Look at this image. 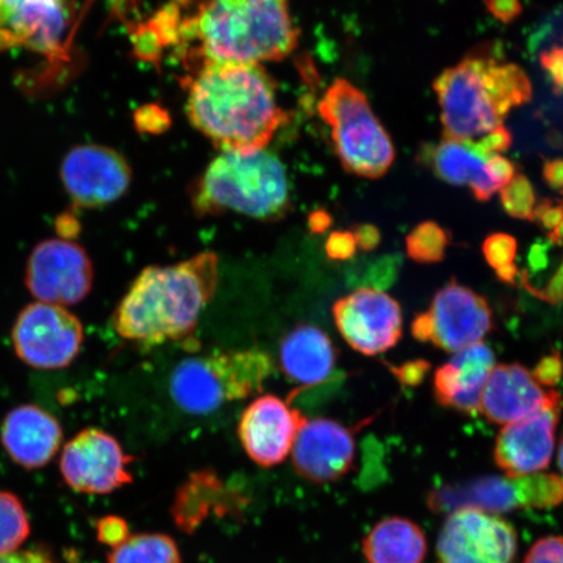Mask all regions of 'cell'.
I'll list each match as a JSON object with an SVG mask.
<instances>
[{"label": "cell", "mask_w": 563, "mask_h": 563, "mask_svg": "<svg viewBox=\"0 0 563 563\" xmlns=\"http://www.w3.org/2000/svg\"><path fill=\"white\" fill-rule=\"evenodd\" d=\"M189 122L221 152L265 150L288 121L262 65H207L188 80Z\"/></svg>", "instance_id": "6da1fadb"}, {"label": "cell", "mask_w": 563, "mask_h": 563, "mask_svg": "<svg viewBox=\"0 0 563 563\" xmlns=\"http://www.w3.org/2000/svg\"><path fill=\"white\" fill-rule=\"evenodd\" d=\"M181 21L189 73L207 65H262L287 58L299 42L288 0H196Z\"/></svg>", "instance_id": "7a4b0ae2"}, {"label": "cell", "mask_w": 563, "mask_h": 563, "mask_svg": "<svg viewBox=\"0 0 563 563\" xmlns=\"http://www.w3.org/2000/svg\"><path fill=\"white\" fill-rule=\"evenodd\" d=\"M220 282L217 253H197L185 262L141 271L114 312L112 327L123 340L144 347L188 340L214 299Z\"/></svg>", "instance_id": "3957f363"}, {"label": "cell", "mask_w": 563, "mask_h": 563, "mask_svg": "<svg viewBox=\"0 0 563 563\" xmlns=\"http://www.w3.org/2000/svg\"><path fill=\"white\" fill-rule=\"evenodd\" d=\"M197 218L242 214L278 222L292 210L286 167L276 154L222 152L188 189Z\"/></svg>", "instance_id": "277c9868"}, {"label": "cell", "mask_w": 563, "mask_h": 563, "mask_svg": "<svg viewBox=\"0 0 563 563\" xmlns=\"http://www.w3.org/2000/svg\"><path fill=\"white\" fill-rule=\"evenodd\" d=\"M273 368L272 357L263 350L209 352L176 365L168 390L180 410L206 417L224 405L258 396Z\"/></svg>", "instance_id": "5b68a950"}, {"label": "cell", "mask_w": 563, "mask_h": 563, "mask_svg": "<svg viewBox=\"0 0 563 563\" xmlns=\"http://www.w3.org/2000/svg\"><path fill=\"white\" fill-rule=\"evenodd\" d=\"M334 151L344 170L358 178H382L396 159L389 133L373 114L367 96L346 79H336L319 103Z\"/></svg>", "instance_id": "8992f818"}, {"label": "cell", "mask_w": 563, "mask_h": 563, "mask_svg": "<svg viewBox=\"0 0 563 563\" xmlns=\"http://www.w3.org/2000/svg\"><path fill=\"white\" fill-rule=\"evenodd\" d=\"M496 60L488 51L478 47L433 81L446 137L476 141L503 124L508 112L493 80Z\"/></svg>", "instance_id": "52a82bcc"}, {"label": "cell", "mask_w": 563, "mask_h": 563, "mask_svg": "<svg viewBox=\"0 0 563 563\" xmlns=\"http://www.w3.org/2000/svg\"><path fill=\"white\" fill-rule=\"evenodd\" d=\"M11 340L21 362L35 369L68 367L79 356L84 328L68 308L35 301L21 309Z\"/></svg>", "instance_id": "ba28073f"}, {"label": "cell", "mask_w": 563, "mask_h": 563, "mask_svg": "<svg viewBox=\"0 0 563 563\" xmlns=\"http://www.w3.org/2000/svg\"><path fill=\"white\" fill-rule=\"evenodd\" d=\"M493 327L488 300L453 279L434 295L429 311L415 317L411 333L421 343L457 352L481 343Z\"/></svg>", "instance_id": "9c48e42d"}, {"label": "cell", "mask_w": 563, "mask_h": 563, "mask_svg": "<svg viewBox=\"0 0 563 563\" xmlns=\"http://www.w3.org/2000/svg\"><path fill=\"white\" fill-rule=\"evenodd\" d=\"M95 267L84 246L67 239H46L34 246L25 267V286L37 301L73 307L93 288Z\"/></svg>", "instance_id": "30bf717a"}, {"label": "cell", "mask_w": 563, "mask_h": 563, "mask_svg": "<svg viewBox=\"0 0 563 563\" xmlns=\"http://www.w3.org/2000/svg\"><path fill=\"white\" fill-rule=\"evenodd\" d=\"M435 552L439 563H514L518 534L495 514L461 506L443 523Z\"/></svg>", "instance_id": "8fae6325"}, {"label": "cell", "mask_w": 563, "mask_h": 563, "mask_svg": "<svg viewBox=\"0 0 563 563\" xmlns=\"http://www.w3.org/2000/svg\"><path fill=\"white\" fill-rule=\"evenodd\" d=\"M133 457L119 441L98 428H88L69 440L59 461L63 481L82 495H110L133 482Z\"/></svg>", "instance_id": "7c38bea8"}, {"label": "cell", "mask_w": 563, "mask_h": 563, "mask_svg": "<svg viewBox=\"0 0 563 563\" xmlns=\"http://www.w3.org/2000/svg\"><path fill=\"white\" fill-rule=\"evenodd\" d=\"M338 332L352 350L365 356L389 351L404 334L399 302L375 287H362L338 299L333 306Z\"/></svg>", "instance_id": "4fadbf2b"}, {"label": "cell", "mask_w": 563, "mask_h": 563, "mask_svg": "<svg viewBox=\"0 0 563 563\" xmlns=\"http://www.w3.org/2000/svg\"><path fill=\"white\" fill-rule=\"evenodd\" d=\"M60 178L75 207L95 209L110 206L129 191L132 170L121 153L109 146L87 144L66 154Z\"/></svg>", "instance_id": "5bb4252c"}, {"label": "cell", "mask_w": 563, "mask_h": 563, "mask_svg": "<svg viewBox=\"0 0 563 563\" xmlns=\"http://www.w3.org/2000/svg\"><path fill=\"white\" fill-rule=\"evenodd\" d=\"M308 419L291 400L263 394L246 406L239 421L238 435L246 455L258 466H278L292 452Z\"/></svg>", "instance_id": "9a60e30c"}, {"label": "cell", "mask_w": 563, "mask_h": 563, "mask_svg": "<svg viewBox=\"0 0 563 563\" xmlns=\"http://www.w3.org/2000/svg\"><path fill=\"white\" fill-rule=\"evenodd\" d=\"M368 422L364 420L356 427H349L328 418L308 420L294 443L295 471L313 484L341 481L354 468L356 433Z\"/></svg>", "instance_id": "2e32d148"}, {"label": "cell", "mask_w": 563, "mask_h": 563, "mask_svg": "<svg viewBox=\"0 0 563 563\" xmlns=\"http://www.w3.org/2000/svg\"><path fill=\"white\" fill-rule=\"evenodd\" d=\"M69 0H0V52L54 53L68 30Z\"/></svg>", "instance_id": "e0dca14e"}, {"label": "cell", "mask_w": 563, "mask_h": 563, "mask_svg": "<svg viewBox=\"0 0 563 563\" xmlns=\"http://www.w3.org/2000/svg\"><path fill=\"white\" fill-rule=\"evenodd\" d=\"M562 406L547 408L499 431L495 462L509 477L541 473L551 464Z\"/></svg>", "instance_id": "ac0fdd59"}, {"label": "cell", "mask_w": 563, "mask_h": 563, "mask_svg": "<svg viewBox=\"0 0 563 563\" xmlns=\"http://www.w3.org/2000/svg\"><path fill=\"white\" fill-rule=\"evenodd\" d=\"M561 394L544 390L523 365L501 364L492 371L484 387L481 408L485 417L508 426L547 408L561 407Z\"/></svg>", "instance_id": "d6986e66"}, {"label": "cell", "mask_w": 563, "mask_h": 563, "mask_svg": "<svg viewBox=\"0 0 563 563\" xmlns=\"http://www.w3.org/2000/svg\"><path fill=\"white\" fill-rule=\"evenodd\" d=\"M0 442L13 463L24 470L46 467L58 454L63 429L58 419L37 405H20L5 415Z\"/></svg>", "instance_id": "ffe728a7"}, {"label": "cell", "mask_w": 563, "mask_h": 563, "mask_svg": "<svg viewBox=\"0 0 563 563\" xmlns=\"http://www.w3.org/2000/svg\"><path fill=\"white\" fill-rule=\"evenodd\" d=\"M496 367V356L481 342L457 351L434 373L435 400L446 408L471 413L481 408L485 385Z\"/></svg>", "instance_id": "44dd1931"}, {"label": "cell", "mask_w": 563, "mask_h": 563, "mask_svg": "<svg viewBox=\"0 0 563 563\" xmlns=\"http://www.w3.org/2000/svg\"><path fill=\"white\" fill-rule=\"evenodd\" d=\"M338 350L327 332L309 323H299L282 338L278 352L280 372L288 382L306 387L327 382L333 375Z\"/></svg>", "instance_id": "7402d4cb"}, {"label": "cell", "mask_w": 563, "mask_h": 563, "mask_svg": "<svg viewBox=\"0 0 563 563\" xmlns=\"http://www.w3.org/2000/svg\"><path fill=\"white\" fill-rule=\"evenodd\" d=\"M488 158L475 141L446 136L428 156L429 165L441 180L450 186H468L477 201H488L499 189L488 173Z\"/></svg>", "instance_id": "603a6c76"}, {"label": "cell", "mask_w": 563, "mask_h": 563, "mask_svg": "<svg viewBox=\"0 0 563 563\" xmlns=\"http://www.w3.org/2000/svg\"><path fill=\"white\" fill-rule=\"evenodd\" d=\"M241 497L224 485L213 470H201L188 477L174 499L172 514L176 526L192 533L210 511H229Z\"/></svg>", "instance_id": "cb8c5ba5"}, {"label": "cell", "mask_w": 563, "mask_h": 563, "mask_svg": "<svg viewBox=\"0 0 563 563\" xmlns=\"http://www.w3.org/2000/svg\"><path fill=\"white\" fill-rule=\"evenodd\" d=\"M363 552L368 563H422L428 543L413 520L390 517L373 526L363 541Z\"/></svg>", "instance_id": "d4e9b609"}, {"label": "cell", "mask_w": 563, "mask_h": 563, "mask_svg": "<svg viewBox=\"0 0 563 563\" xmlns=\"http://www.w3.org/2000/svg\"><path fill=\"white\" fill-rule=\"evenodd\" d=\"M109 563H183L179 547L165 533L131 534L111 549Z\"/></svg>", "instance_id": "484cf974"}, {"label": "cell", "mask_w": 563, "mask_h": 563, "mask_svg": "<svg viewBox=\"0 0 563 563\" xmlns=\"http://www.w3.org/2000/svg\"><path fill=\"white\" fill-rule=\"evenodd\" d=\"M31 534V520L23 501L12 492L0 490V558L15 553Z\"/></svg>", "instance_id": "4316f807"}, {"label": "cell", "mask_w": 563, "mask_h": 563, "mask_svg": "<svg viewBox=\"0 0 563 563\" xmlns=\"http://www.w3.org/2000/svg\"><path fill=\"white\" fill-rule=\"evenodd\" d=\"M449 244V232L439 223L426 221L407 235V256L418 264H438L445 258Z\"/></svg>", "instance_id": "83f0119b"}, {"label": "cell", "mask_w": 563, "mask_h": 563, "mask_svg": "<svg viewBox=\"0 0 563 563\" xmlns=\"http://www.w3.org/2000/svg\"><path fill=\"white\" fill-rule=\"evenodd\" d=\"M520 505L549 508L563 501V477L553 474H531L510 477Z\"/></svg>", "instance_id": "f1b7e54d"}, {"label": "cell", "mask_w": 563, "mask_h": 563, "mask_svg": "<svg viewBox=\"0 0 563 563\" xmlns=\"http://www.w3.org/2000/svg\"><path fill=\"white\" fill-rule=\"evenodd\" d=\"M518 244L516 238L495 232L485 239L483 255L492 269H495L499 280L512 285L516 282L519 271L516 265Z\"/></svg>", "instance_id": "f546056e"}, {"label": "cell", "mask_w": 563, "mask_h": 563, "mask_svg": "<svg viewBox=\"0 0 563 563\" xmlns=\"http://www.w3.org/2000/svg\"><path fill=\"white\" fill-rule=\"evenodd\" d=\"M503 207L510 217L520 221L533 222V211L537 207V195L530 179L523 174L514 178L499 191Z\"/></svg>", "instance_id": "4dcf8cb0"}, {"label": "cell", "mask_w": 563, "mask_h": 563, "mask_svg": "<svg viewBox=\"0 0 563 563\" xmlns=\"http://www.w3.org/2000/svg\"><path fill=\"white\" fill-rule=\"evenodd\" d=\"M97 539L101 544L114 549L131 537L129 523L115 516L104 517L97 522Z\"/></svg>", "instance_id": "1f68e13d"}, {"label": "cell", "mask_w": 563, "mask_h": 563, "mask_svg": "<svg viewBox=\"0 0 563 563\" xmlns=\"http://www.w3.org/2000/svg\"><path fill=\"white\" fill-rule=\"evenodd\" d=\"M523 563H563V537H547L534 543Z\"/></svg>", "instance_id": "d6a6232c"}, {"label": "cell", "mask_w": 563, "mask_h": 563, "mask_svg": "<svg viewBox=\"0 0 563 563\" xmlns=\"http://www.w3.org/2000/svg\"><path fill=\"white\" fill-rule=\"evenodd\" d=\"M327 255L334 262H347L357 251L356 239L352 230H338L329 235L325 244Z\"/></svg>", "instance_id": "836d02e7"}, {"label": "cell", "mask_w": 563, "mask_h": 563, "mask_svg": "<svg viewBox=\"0 0 563 563\" xmlns=\"http://www.w3.org/2000/svg\"><path fill=\"white\" fill-rule=\"evenodd\" d=\"M532 376L540 385L547 387L558 386L563 377V356L554 351L540 358L534 365Z\"/></svg>", "instance_id": "e575fe53"}, {"label": "cell", "mask_w": 563, "mask_h": 563, "mask_svg": "<svg viewBox=\"0 0 563 563\" xmlns=\"http://www.w3.org/2000/svg\"><path fill=\"white\" fill-rule=\"evenodd\" d=\"M170 124L167 111L157 104H146L137 111L136 125L140 131L156 135L165 132Z\"/></svg>", "instance_id": "d590c367"}, {"label": "cell", "mask_w": 563, "mask_h": 563, "mask_svg": "<svg viewBox=\"0 0 563 563\" xmlns=\"http://www.w3.org/2000/svg\"><path fill=\"white\" fill-rule=\"evenodd\" d=\"M533 222H537L547 234H551L563 222V201L543 199L533 211Z\"/></svg>", "instance_id": "8d00e7d4"}, {"label": "cell", "mask_w": 563, "mask_h": 563, "mask_svg": "<svg viewBox=\"0 0 563 563\" xmlns=\"http://www.w3.org/2000/svg\"><path fill=\"white\" fill-rule=\"evenodd\" d=\"M540 65L545 70L552 82L553 91L560 96L563 93V47L553 46L540 54Z\"/></svg>", "instance_id": "74e56055"}, {"label": "cell", "mask_w": 563, "mask_h": 563, "mask_svg": "<svg viewBox=\"0 0 563 563\" xmlns=\"http://www.w3.org/2000/svg\"><path fill=\"white\" fill-rule=\"evenodd\" d=\"M389 368L394 376L397 377L398 382L402 386L417 387L424 382L429 369H431V363L427 361H412L398 365V367Z\"/></svg>", "instance_id": "f35d334b"}, {"label": "cell", "mask_w": 563, "mask_h": 563, "mask_svg": "<svg viewBox=\"0 0 563 563\" xmlns=\"http://www.w3.org/2000/svg\"><path fill=\"white\" fill-rule=\"evenodd\" d=\"M485 156H496V154L510 150L512 136L505 125H498L497 129L490 131L488 135L475 141Z\"/></svg>", "instance_id": "ab89813d"}, {"label": "cell", "mask_w": 563, "mask_h": 563, "mask_svg": "<svg viewBox=\"0 0 563 563\" xmlns=\"http://www.w3.org/2000/svg\"><path fill=\"white\" fill-rule=\"evenodd\" d=\"M484 4L493 18L506 25L512 24L523 13L520 0H484Z\"/></svg>", "instance_id": "60d3db41"}, {"label": "cell", "mask_w": 563, "mask_h": 563, "mask_svg": "<svg viewBox=\"0 0 563 563\" xmlns=\"http://www.w3.org/2000/svg\"><path fill=\"white\" fill-rule=\"evenodd\" d=\"M526 290L530 291L534 297L551 305H559L563 301V260L559 269L555 271L549 284L543 288L532 287L523 284Z\"/></svg>", "instance_id": "b9f144b4"}, {"label": "cell", "mask_w": 563, "mask_h": 563, "mask_svg": "<svg viewBox=\"0 0 563 563\" xmlns=\"http://www.w3.org/2000/svg\"><path fill=\"white\" fill-rule=\"evenodd\" d=\"M490 178L495 180L499 189L504 188L516 176V166L508 158L499 156H490L487 162Z\"/></svg>", "instance_id": "7bdbcfd3"}, {"label": "cell", "mask_w": 563, "mask_h": 563, "mask_svg": "<svg viewBox=\"0 0 563 563\" xmlns=\"http://www.w3.org/2000/svg\"><path fill=\"white\" fill-rule=\"evenodd\" d=\"M354 232L357 250L363 252L375 251L379 243H382V234H379V230L376 227H372V224H357L354 229Z\"/></svg>", "instance_id": "ee69618b"}, {"label": "cell", "mask_w": 563, "mask_h": 563, "mask_svg": "<svg viewBox=\"0 0 563 563\" xmlns=\"http://www.w3.org/2000/svg\"><path fill=\"white\" fill-rule=\"evenodd\" d=\"M543 176L549 187L563 194V158L547 159Z\"/></svg>", "instance_id": "f6af8a7d"}, {"label": "cell", "mask_w": 563, "mask_h": 563, "mask_svg": "<svg viewBox=\"0 0 563 563\" xmlns=\"http://www.w3.org/2000/svg\"><path fill=\"white\" fill-rule=\"evenodd\" d=\"M0 563H54L51 558L40 551H18L15 553L2 555Z\"/></svg>", "instance_id": "bcb514c9"}, {"label": "cell", "mask_w": 563, "mask_h": 563, "mask_svg": "<svg viewBox=\"0 0 563 563\" xmlns=\"http://www.w3.org/2000/svg\"><path fill=\"white\" fill-rule=\"evenodd\" d=\"M333 218L328 213L327 210L319 209L312 211L308 217V228L313 232V234H323V232L328 231L332 228Z\"/></svg>", "instance_id": "7dc6e473"}, {"label": "cell", "mask_w": 563, "mask_h": 563, "mask_svg": "<svg viewBox=\"0 0 563 563\" xmlns=\"http://www.w3.org/2000/svg\"><path fill=\"white\" fill-rule=\"evenodd\" d=\"M549 241L554 245L563 246V222L560 224L558 229H555L551 234L548 235Z\"/></svg>", "instance_id": "c3c4849f"}, {"label": "cell", "mask_w": 563, "mask_h": 563, "mask_svg": "<svg viewBox=\"0 0 563 563\" xmlns=\"http://www.w3.org/2000/svg\"><path fill=\"white\" fill-rule=\"evenodd\" d=\"M559 466H560L561 473L563 475V435H562V439L560 442V448H559Z\"/></svg>", "instance_id": "681fc988"}, {"label": "cell", "mask_w": 563, "mask_h": 563, "mask_svg": "<svg viewBox=\"0 0 563 563\" xmlns=\"http://www.w3.org/2000/svg\"><path fill=\"white\" fill-rule=\"evenodd\" d=\"M196 2V0H173V3L178 7H188Z\"/></svg>", "instance_id": "f907efd6"}, {"label": "cell", "mask_w": 563, "mask_h": 563, "mask_svg": "<svg viewBox=\"0 0 563 563\" xmlns=\"http://www.w3.org/2000/svg\"><path fill=\"white\" fill-rule=\"evenodd\" d=\"M563 195V194H562Z\"/></svg>", "instance_id": "816d5d0a"}]
</instances>
